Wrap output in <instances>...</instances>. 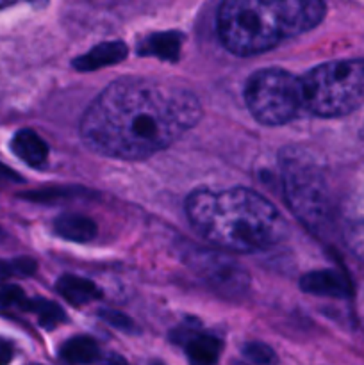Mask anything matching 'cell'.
I'll return each instance as SVG.
<instances>
[{"label": "cell", "instance_id": "6da1fadb", "mask_svg": "<svg viewBox=\"0 0 364 365\" xmlns=\"http://www.w3.org/2000/svg\"><path fill=\"white\" fill-rule=\"evenodd\" d=\"M202 118L198 96L177 82L120 78L81 120L82 141L100 155L139 160L168 148Z\"/></svg>", "mask_w": 364, "mask_h": 365}, {"label": "cell", "instance_id": "7a4b0ae2", "mask_svg": "<svg viewBox=\"0 0 364 365\" xmlns=\"http://www.w3.org/2000/svg\"><path fill=\"white\" fill-rule=\"evenodd\" d=\"M186 214L202 237L231 252L271 248L289 232L277 207L246 187L193 191L186 200Z\"/></svg>", "mask_w": 364, "mask_h": 365}, {"label": "cell", "instance_id": "3957f363", "mask_svg": "<svg viewBox=\"0 0 364 365\" xmlns=\"http://www.w3.org/2000/svg\"><path fill=\"white\" fill-rule=\"evenodd\" d=\"M325 11L323 0H223L216 31L228 52L248 57L309 32Z\"/></svg>", "mask_w": 364, "mask_h": 365}, {"label": "cell", "instance_id": "277c9868", "mask_svg": "<svg viewBox=\"0 0 364 365\" xmlns=\"http://www.w3.org/2000/svg\"><path fill=\"white\" fill-rule=\"evenodd\" d=\"M303 109L318 118H339L364 103V59L320 64L300 77Z\"/></svg>", "mask_w": 364, "mask_h": 365}, {"label": "cell", "instance_id": "5b68a950", "mask_svg": "<svg viewBox=\"0 0 364 365\" xmlns=\"http://www.w3.org/2000/svg\"><path fill=\"white\" fill-rule=\"evenodd\" d=\"M285 200L295 216L313 232H323L332 220V202L323 170L309 152L289 146L280 153Z\"/></svg>", "mask_w": 364, "mask_h": 365}, {"label": "cell", "instance_id": "8992f818", "mask_svg": "<svg viewBox=\"0 0 364 365\" xmlns=\"http://www.w3.org/2000/svg\"><path fill=\"white\" fill-rule=\"evenodd\" d=\"M245 100L252 116L259 123H289L303 109L300 77L280 68L257 71L246 82Z\"/></svg>", "mask_w": 364, "mask_h": 365}, {"label": "cell", "instance_id": "52a82bcc", "mask_svg": "<svg viewBox=\"0 0 364 365\" xmlns=\"http://www.w3.org/2000/svg\"><path fill=\"white\" fill-rule=\"evenodd\" d=\"M184 259L189 269L202 278L213 291L223 296H241L248 291V273L227 253L191 246L186 250Z\"/></svg>", "mask_w": 364, "mask_h": 365}, {"label": "cell", "instance_id": "ba28073f", "mask_svg": "<svg viewBox=\"0 0 364 365\" xmlns=\"http://www.w3.org/2000/svg\"><path fill=\"white\" fill-rule=\"evenodd\" d=\"M173 341L184 346L186 355L195 364H214L221 351L220 339L202 331L195 323L181 324L173 334Z\"/></svg>", "mask_w": 364, "mask_h": 365}, {"label": "cell", "instance_id": "9c48e42d", "mask_svg": "<svg viewBox=\"0 0 364 365\" xmlns=\"http://www.w3.org/2000/svg\"><path fill=\"white\" fill-rule=\"evenodd\" d=\"M11 148L18 159H21L32 168L43 166L49 159V146L31 128L18 130L14 138L11 139Z\"/></svg>", "mask_w": 364, "mask_h": 365}, {"label": "cell", "instance_id": "30bf717a", "mask_svg": "<svg viewBox=\"0 0 364 365\" xmlns=\"http://www.w3.org/2000/svg\"><path fill=\"white\" fill-rule=\"evenodd\" d=\"M127 57V46L121 41H106L100 43L98 46L89 50L84 56L74 59L75 70L79 71H91L98 68L116 64Z\"/></svg>", "mask_w": 364, "mask_h": 365}, {"label": "cell", "instance_id": "8fae6325", "mask_svg": "<svg viewBox=\"0 0 364 365\" xmlns=\"http://www.w3.org/2000/svg\"><path fill=\"white\" fill-rule=\"evenodd\" d=\"M300 287L309 294L316 296H334V298H341L348 292V284L345 278L332 269H321L307 273L300 282Z\"/></svg>", "mask_w": 364, "mask_h": 365}, {"label": "cell", "instance_id": "7c38bea8", "mask_svg": "<svg viewBox=\"0 0 364 365\" xmlns=\"http://www.w3.org/2000/svg\"><path fill=\"white\" fill-rule=\"evenodd\" d=\"M56 289L74 307L88 305V303L100 298V289L91 280L75 277V274H64V277H61Z\"/></svg>", "mask_w": 364, "mask_h": 365}, {"label": "cell", "instance_id": "4fadbf2b", "mask_svg": "<svg viewBox=\"0 0 364 365\" xmlns=\"http://www.w3.org/2000/svg\"><path fill=\"white\" fill-rule=\"evenodd\" d=\"M184 36L178 32H157L148 36L138 45V53L153 56L164 61H177L181 56V46Z\"/></svg>", "mask_w": 364, "mask_h": 365}, {"label": "cell", "instance_id": "5bb4252c", "mask_svg": "<svg viewBox=\"0 0 364 365\" xmlns=\"http://www.w3.org/2000/svg\"><path fill=\"white\" fill-rule=\"evenodd\" d=\"M54 232L74 242H88L96 235V223L82 214H63L54 221Z\"/></svg>", "mask_w": 364, "mask_h": 365}, {"label": "cell", "instance_id": "9a60e30c", "mask_svg": "<svg viewBox=\"0 0 364 365\" xmlns=\"http://www.w3.org/2000/svg\"><path fill=\"white\" fill-rule=\"evenodd\" d=\"M59 355L64 362L89 364L100 360V348L93 339L74 337L61 346Z\"/></svg>", "mask_w": 364, "mask_h": 365}, {"label": "cell", "instance_id": "2e32d148", "mask_svg": "<svg viewBox=\"0 0 364 365\" xmlns=\"http://www.w3.org/2000/svg\"><path fill=\"white\" fill-rule=\"evenodd\" d=\"M27 312L34 314L43 328H54L66 319V316H64V312L61 310L59 305L41 298H32L31 302H29Z\"/></svg>", "mask_w": 364, "mask_h": 365}, {"label": "cell", "instance_id": "e0dca14e", "mask_svg": "<svg viewBox=\"0 0 364 365\" xmlns=\"http://www.w3.org/2000/svg\"><path fill=\"white\" fill-rule=\"evenodd\" d=\"M29 302H31V298H27L18 285L0 282V310L16 309L27 312Z\"/></svg>", "mask_w": 364, "mask_h": 365}, {"label": "cell", "instance_id": "ac0fdd59", "mask_svg": "<svg viewBox=\"0 0 364 365\" xmlns=\"http://www.w3.org/2000/svg\"><path fill=\"white\" fill-rule=\"evenodd\" d=\"M36 271V262L27 257L4 260L0 259V282H6L13 277H29Z\"/></svg>", "mask_w": 364, "mask_h": 365}, {"label": "cell", "instance_id": "d6986e66", "mask_svg": "<svg viewBox=\"0 0 364 365\" xmlns=\"http://www.w3.org/2000/svg\"><path fill=\"white\" fill-rule=\"evenodd\" d=\"M243 355L248 362L253 364H271L277 362V356L271 351L270 346L261 344V342H250L243 348Z\"/></svg>", "mask_w": 364, "mask_h": 365}, {"label": "cell", "instance_id": "ffe728a7", "mask_svg": "<svg viewBox=\"0 0 364 365\" xmlns=\"http://www.w3.org/2000/svg\"><path fill=\"white\" fill-rule=\"evenodd\" d=\"M103 317H106L107 321H109V324H113V327L120 328V330H125V331H132V321L128 319V317L121 316V314H116V312H103L102 314Z\"/></svg>", "mask_w": 364, "mask_h": 365}, {"label": "cell", "instance_id": "44dd1931", "mask_svg": "<svg viewBox=\"0 0 364 365\" xmlns=\"http://www.w3.org/2000/svg\"><path fill=\"white\" fill-rule=\"evenodd\" d=\"M13 355H14L13 344H11L9 341H6V339L0 337V365L9 364L11 360H13Z\"/></svg>", "mask_w": 364, "mask_h": 365}, {"label": "cell", "instance_id": "7402d4cb", "mask_svg": "<svg viewBox=\"0 0 364 365\" xmlns=\"http://www.w3.org/2000/svg\"><path fill=\"white\" fill-rule=\"evenodd\" d=\"M20 2H29L36 7H41V6H45L49 0H0V9H6V7L14 6V4H20Z\"/></svg>", "mask_w": 364, "mask_h": 365}, {"label": "cell", "instance_id": "603a6c76", "mask_svg": "<svg viewBox=\"0 0 364 365\" xmlns=\"http://www.w3.org/2000/svg\"><path fill=\"white\" fill-rule=\"evenodd\" d=\"M18 180H20V177L0 163V184H4V182H18Z\"/></svg>", "mask_w": 364, "mask_h": 365}]
</instances>
